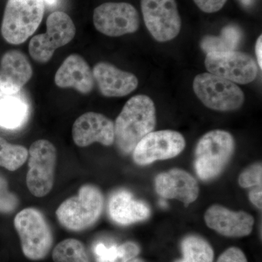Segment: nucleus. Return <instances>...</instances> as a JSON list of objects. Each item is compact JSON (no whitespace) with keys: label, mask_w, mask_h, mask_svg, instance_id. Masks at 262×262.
I'll list each match as a JSON object with an SVG mask.
<instances>
[{"label":"nucleus","mask_w":262,"mask_h":262,"mask_svg":"<svg viewBox=\"0 0 262 262\" xmlns=\"http://www.w3.org/2000/svg\"><path fill=\"white\" fill-rule=\"evenodd\" d=\"M72 138L76 145L86 147L95 142L110 146L115 142V123L102 114L84 113L72 126Z\"/></svg>","instance_id":"13"},{"label":"nucleus","mask_w":262,"mask_h":262,"mask_svg":"<svg viewBox=\"0 0 262 262\" xmlns=\"http://www.w3.org/2000/svg\"><path fill=\"white\" fill-rule=\"evenodd\" d=\"M156 108L146 95H137L124 105L115 123V141L123 154L133 152L139 141L154 130Z\"/></svg>","instance_id":"1"},{"label":"nucleus","mask_w":262,"mask_h":262,"mask_svg":"<svg viewBox=\"0 0 262 262\" xmlns=\"http://www.w3.org/2000/svg\"><path fill=\"white\" fill-rule=\"evenodd\" d=\"M46 32L31 39L29 52L34 61L48 63L55 51L70 43L76 34V27L70 15L64 12L56 11L48 16Z\"/></svg>","instance_id":"7"},{"label":"nucleus","mask_w":262,"mask_h":262,"mask_svg":"<svg viewBox=\"0 0 262 262\" xmlns=\"http://www.w3.org/2000/svg\"><path fill=\"white\" fill-rule=\"evenodd\" d=\"M108 213L117 224L129 225L146 220L149 216L150 210L144 202L136 201L130 192L121 190L110 198Z\"/></svg>","instance_id":"19"},{"label":"nucleus","mask_w":262,"mask_h":262,"mask_svg":"<svg viewBox=\"0 0 262 262\" xmlns=\"http://www.w3.org/2000/svg\"><path fill=\"white\" fill-rule=\"evenodd\" d=\"M55 262H90L84 245L75 239H67L57 245L53 251Z\"/></svg>","instance_id":"25"},{"label":"nucleus","mask_w":262,"mask_h":262,"mask_svg":"<svg viewBox=\"0 0 262 262\" xmlns=\"http://www.w3.org/2000/svg\"><path fill=\"white\" fill-rule=\"evenodd\" d=\"M262 36H259L256 41V46H255V51H256V56L257 58L258 64L259 66L260 69L262 68Z\"/></svg>","instance_id":"31"},{"label":"nucleus","mask_w":262,"mask_h":262,"mask_svg":"<svg viewBox=\"0 0 262 262\" xmlns=\"http://www.w3.org/2000/svg\"><path fill=\"white\" fill-rule=\"evenodd\" d=\"M182 259L176 262H213V251L210 244L199 236L190 235L183 239Z\"/></svg>","instance_id":"23"},{"label":"nucleus","mask_w":262,"mask_h":262,"mask_svg":"<svg viewBox=\"0 0 262 262\" xmlns=\"http://www.w3.org/2000/svg\"><path fill=\"white\" fill-rule=\"evenodd\" d=\"M14 225L26 257L34 261L46 258L53 246V237L44 215L36 208H25L15 217Z\"/></svg>","instance_id":"5"},{"label":"nucleus","mask_w":262,"mask_h":262,"mask_svg":"<svg viewBox=\"0 0 262 262\" xmlns=\"http://www.w3.org/2000/svg\"><path fill=\"white\" fill-rule=\"evenodd\" d=\"M262 178L261 163L253 164L239 175L238 183L241 187H261Z\"/></svg>","instance_id":"26"},{"label":"nucleus","mask_w":262,"mask_h":262,"mask_svg":"<svg viewBox=\"0 0 262 262\" xmlns=\"http://www.w3.org/2000/svg\"><path fill=\"white\" fill-rule=\"evenodd\" d=\"M29 115V106L18 94H0V126L15 130L24 125Z\"/></svg>","instance_id":"20"},{"label":"nucleus","mask_w":262,"mask_h":262,"mask_svg":"<svg viewBox=\"0 0 262 262\" xmlns=\"http://www.w3.org/2000/svg\"><path fill=\"white\" fill-rule=\"evenodd\" d=\"M205 222L209 228L222 235L242 237L252 232L254 219L245 211H232L220 205H213L205 213Z\"/></svg>","instance_id":"14"},{"label":"nucleus","mask_w":262,"mask_h":262,"mask_svg":"<svg viewBox=\"0 0 262 262\" xmlns=\"http://www.w3.org/2000/svg\"><path fill=\"white\" fill-rule=\"evenodd\" d=\"M193 90L206 107L215 111H235L245 101L244 92L237 84L211 73L196 75Z\"/></svg>","instance_id":"6"},{"label":"nucleus","mask_w":262,"mask_h":262,"mask_svg":"<svg viewBox=\"0 0 262 262\" xmlns=\"http://www.w3.org/2000/svg\"><path fill=\"white\" fill-rule=\"evenodd\" d=\"M95 82L103 96L118 98L134 92L139 85L137 77L106 62L96 63L93 70Z\"/></svg>","instance_id":"17"},{"label":"nucleus","mask_w":262,"mask_h":262,"mask_svg":"<svg viewBox=\"0 0 262 262\" xmlns=\"http://www.w3.org/2000/svg\"><path fill=\"white\" fill-rule=\"evenodd\" d=\"M261 186L253 189L249 193L250 201L258 209H261Z\"/></svg>","instance_id":"30"},{"label":"nucleus","mask_w":262,"mask_h":262,"mask_svg":"<svg viewBox=\"0 0 262 262\" xmlns=\"http://www.w3.org/2000/svg\"><path fill=\"white\" fill-rule=\"evenodd\" d=\"M186 146L184 136L171 130L149 133L133 151V159L137 165H146L157 160L171 159L182 152Z\"/></svg>","instance_id":"12"},{"label":"nucleus","mask_w":262,"mask_h":262,"mask_svg":"<svg viewBox=\"0 0 262 262\" xmlns=\"http://www.w3.org/2000/svg\"><path fill=\"white\" fill-rule=\"evenodd\" d=\"M94 24L98 32L117 37L139 30L140 18L137 10L127 3H106L94 12Z\"/></svg>","instance_id":"11"},{"label":"nucleus","mask_w":262,"mask_h":262,"mask_svg":"<svg viewBox=\"0 0 262 262\" xmlns=\"http://www.w3.org/2000/svg\"><path fill=\"white\" fill-rule=\"evenodd\" d=\"M27 184L33 195L42 198L53 189L57 151L51 141L40 139L32 143L29 150Z\"/></svg>","instance_id":"8"},{"label":"nucleus","mask_w":262,"mask_h":262,"mask_svg":"<svg viewBox=\"0 0 262 262\" xmlns=\"http://www.w3.org/2000/svg\"><path fill=\"white\" fill-rule=\"evenodd\" d=\"M44 11L43 0H8L2 21V36L10 44H22L37 31Z\"/></svg>","instance_id":"4"},{"label":"nucleus","mask_w":262,"mask_h":262,"mask_svg":"<svg viewBox=\"0 0 262 262\" xmlns=\"http://www.w3.org/2000/svg\"><path fill=\"white\" fill-rule=\"evenodd\" d=\"M217 262H248L244 253L238 248L231 247L226 250Z\"/></svg>","instance_id":"29"},{"label":"nucleus","mask_w":262,"mask_h":262,"mask_svg":"<svg viewBox=\"0 0 262 262\" xmlns=\"http://www.w3.org/2000/svg\"><path fill=\"white\" fill-rule=\"evenodd\" d=\"M94 251L97 262H127L136 258L140 249L133 242L110 246L98 243L94 246Z\"/></svg>","instance_id":"22"},{"label":"nucleus","mask_w":262,"mask_h":262,"mask_svg":"<svg viewBox=\"0 0 262 262\" xmlns=\"http://www.w3.org/2000/svg\"><path fill=\"white\" fill-rule=\"evenodd\" d=\"M235 149L232 134L214 130L202 136L194 152V168L205 182L217 178L230 161Z\"/></svg>","instance_id":"2"},{"label":"nucleus","mask_w":262,"mask_h":262,"mask_svg":"<svg viewBox=\"0 0 262 262\" xmlns=\"http://www.w3.org/2000/svg\"><path fill=\"white\" fill-rule=\"evenodd\" d=\"M205 66L209 73L235 84L251 83L258 75L256 61L250 55L243 52L208 53Z\"/></svg>","instance_id":"10"},{"label":"nucleus","mask_w":262,"mask_h":262,"mask_svg":"<svg viewBox=\"0 0 262 262\" xmlns=\"http://www.w3.org/2000/svg\"><path fill=\"white\" fill-rule=\"evenodd\" d=\"M55 83L60 89H73L81 94H89L95 86L93 70L83 57L70 55L57 71Z\"/></svg>","instance_id":"18"},{"label":"nucleus","mask_w":262,"mask_h":262,"mask_svg":"<svg viewBox=\"0 0 262 262\" xmlns=\"http://www.w3.org/2000/svg\"><path fill=\"white\" fill-rule=\"evenodd\" d=\"M103 196L96 186H82L78 194L66 200L56 210L58 222L66 229L85 230L96 223L102 213Z\"/></svg>","instance_id":"3"},{"label":"nucleus","mask_w":262,"mask_h":262,"mask_svg":"<svg viewBox=\"0 0 262 262\" xmlns=\"http://www.w3.org/2000/svg\"><path fill=\"white\" fill-rule=\"evenodd\" d=\"M29 151L23 146L12 144L0 137V166L15 171L26 163Z\"/></svg>","instance_id":"24"},{"label":"nucleus","mask_w":262,"mask_h":262,"mask_svg":"<svg viewBox=\"0 0 262 262\" xmlns=\"http://www.w3.org/2000/svg\"><path fill=\"white\" fill-rule=\"evenodd\" d=\"M32 74V65L24 53L17 50L7 51L0 61V92L19 94L31 80Z\"/></svg>","instance_id":"16"},{"label":"nucleus","mask_w":262,"mask_h":262,"mask_svg":"<svg viewBox=\"0 0 262 262\" xmlns=\"http://www.w3.org/2000/svg\"><path fill=\"white\" fill-rule=\"evenodd\" d=\"M18 205V200L14 194L8 190V182L0 176V212L11 213Z\"/></svg>","instance_id":"27"},{"label":"nucleus","mask_w":262,"mask_h":262,"mask_svg":"<svg viewBox=\"0 0 262 262\" xmlns=\"http://www.w3.org/2000/svg\"><path fill=\"white\" fill-rule=\"evenodd\" d=\"M144 24L155 40L168 42L182 29V18L176 0H141Z\"/></svg>","instance_id":"9"},{"label":"nucleus","mask_w":262,"mask_h":262,"mask_svg":"<svg viewBox=\"0 0 262 262\" xmlns=\"http://www.w3.org/2000/svg\"><path fill=\"white\" fill-rule=\"evenodd\" d=\"M127 262H144L143 260H141V258H134L133 259L130 260V261Z\"/></svg>","instance_id":"33"},{"label":"nucleus","mask_w":262,"mask_h":262,"mask_svg":"<svg viewBox=\"0 0 262 262\" xmlns=\"http://www.w3.org/2000/svg\"><path fill=\"white\" fill-rule=\"evenodd\" d=\"M155 190L165 199H176L188 206L199 195L198 183L191 174L174 168L158 174L155 181Z\"/></svg>","instance_id":"15"},{"label":"nucleus","mask_w":262,"mask_h":262,"mask_svg":"<svg viewBox=\"0 0 262 262\" xmlns=\"http://www.w3.org/2000/svg\"><path fill=\"white\" fill-rule=\"evenodd\" d=\"M239 1L241 2V4L244 5V6L248 8V7L251 6L253 5L254 0H239Z\"/></svg>","instance_id":"32"},{"label":"nucleus","mask_w":262,"mask_h":262,"mask_svg":"<svg viewBox=\"0 0 262 262\" xmlns=\"http://www.w3.org/2000/svg\"><path fill=\"white\" fill-rule=\"evenodd\" d=\"M243 39L241 28L235 25L224 27L220 36H206L202 39L201 48L206 54L235 51Z\"/></svg>","instance_id":"21"},{"label":"nucleus","mask_w":262,"mask_h":262,"mask_svg":"<svg viewBox=\"0 0 262 262\" xmlns=\"http://www.w3.org/2000/svg\"><path fill=\"white\" fill-rule=\"evenodd\" d=\"M227 0H194L200 10L206 13H213L222 9Z\"/></svg>","instance_id":"28"}]
</instances>
